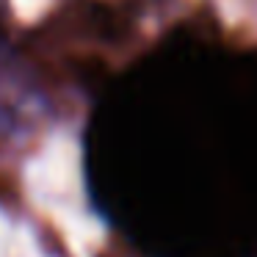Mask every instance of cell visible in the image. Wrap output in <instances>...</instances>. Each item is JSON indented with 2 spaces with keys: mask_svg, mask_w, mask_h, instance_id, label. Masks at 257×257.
Listing matches in <instances>:
<instances>
[{
  "mask_svg": "<svg viewBox=\"0 0 257 257\" xmlns=\"http://www.w3.org/2000/svg\"><path fill=\"white\" fill-rule=\"evenodd\" d=\"M25 119V97L17 86L14 69L6 67V58L0 56V136L17 133Z\"/></svg>",
  "mask_w": 257,
  "mask_h": 257,
  "instance_id": "6da1fadb",
  "label": "cell"
}]
</instances>
